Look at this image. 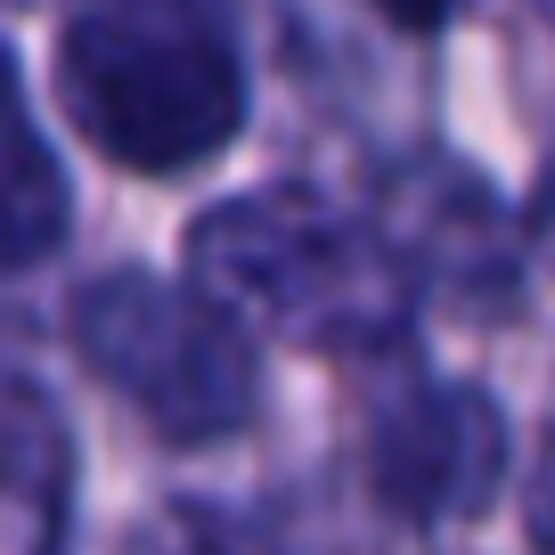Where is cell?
I'll return each mask as SVG.
<instances>
[{
    "label": "cell",
    "mask_w": 555,
    "mask_h": 555,
    "mask_svg": "<svg viewBox=\"0 0 555 555\" xmlns=\"http://www.w3.org/2000/svg\"><path fill=\"white\" fill-rule=\"evenodd\" d=\"M74 344L90 376L122 392L164 441H221L261 400L254 335L196 286L115 270L74 302Z\"/></svg>",
    "instance_id": "3957f363"
},
{
    "label": "cell",
    "mask_w": 555,
    "mask_h": 555,
    "mask_svg": "<svg viewBox=\"0 0 555 555\" xmlns=\"http://www.w3.org/2000/svg\"><path fill=\"white\" fill-rule=\"evenodd\" d=\"M66 237V172L41 147L34 115H25L17 66L0 50V270H25Z\"/></svg>",
    "instance_id": "8992f818"
},
{
    "label": "cell",
    "mask_w": 555,
    "mask_h": 555,
    "mask_svg": "<svg viewBox=\"0 0 555 555\" xmlns=\"http://www.w3.org/2000/svg\"><path fill=\"white\" fill-rule=\"evenodd\" d=\"M531 9H539V17H555V0H531Z\"/></svg>",
    "instance_id": "30bf717a"
},
{
    "label": "cell",
    "mask_w": 555,
    "mask_h": 555,
    "mask_svg": "<svg viewBox=\"0 0 555 555\" xmlns=\"http://www.w3.org/2000/svg\"><path fill=\"white\" fill-rule=\"evenodd\" d=\"M409 286H450L466 302H499L506 286V229L490 189H474L450 164H409L392 172V229H376Z\"/></svg>",
    "instance_id": "5b68a950"
},
{
    "label": "cell",
    "mask_w": 555,
    "mask_h": 555,
    "mask_svg": "<svg viewBox=\"0 0 555 555\" xmlns=\"http://www.w3.org/2000/svg\"><path fill=\"white\" fill-rule=\"evenodd\" d=\"M367 474L376 499L409 522H466L490 506L506 474V416L490 409V392L466 384H425L409 392L367 441Z\"/></svg>",
    "instance_id": "277c9868"
},
{
    "label": "cell",
    "mask_w": 555,
    "mask_h": 555,
    "mask_svg": "<svg viewBox=\"0 0 555 555\" xmlns=\"http://www.w3.org/2000/svg\"><path fill=\"white\" fill-rule=\"evenodd\" d=\"M376 9L400 25V34H434V25L450 17V0H376Z\"/></svg>",
    "instance_id": "ba28073f"
},
{
    "label": "cell",
    "mask_w": 555,
    "mask_h": 555,
    "mask_svg": "<svg viewBox=\"0 0 555 555\" xmlns=\"http://www.w3.org/2000/svg\"><path fill=\"white\" fill-rule=\"evenodd\" d=\"M57 99L99 156L180 172L245 122V74L221 0H66Z\"/></svg>",
    "instance_id": "6da1fadb"
},
{
    "label": "cell",
    "mask_w": 555,
    "mask_h": 555,
    "mask_svg": "<svg viewBox=\"0 0 555 555\" xmlns=\"http://www.w3.org/2000/svg\"><path fill=\"white\" fill-rule=\"evenodd\" d=\"M189 286L245 335H295L319 351H367L409 327V270L376 229L302 189H254L189 229Z\"/></svg>",
    "instance_id": "7a4b0ae2"
},
{
    "label": "cell",
    "mask_w": 555,
    "mask_h": 555,
    "mask_svg": "<svg viewBox=\"0 0 555 555\" xmlns=\"http://www.w3.org/2000/svg\"><path fill=\"white\" fill-rule=\"evenodd\" d=\"M531 245H539V261L555 270V156H547V172H539V196H531Z\"/></svg>",
    "instance_id": "52a82bcc"
},
{
    "label": "cell",
    "mask_w": 555,
    "mask_h": 555,
    "mask_svg": "<svg viewBox=\"0 0 555 555\" xmlns=\"http://www.w3.org/2000/svg\"><path fill=\"white\" fill-rule=\"evenodd\" d=\"M131 555H212V547H205L196 531H172V522H164V531H147V539H139Z\"/></svg>",
    "instance_id": "9c48e42d"
}]
</instances>
